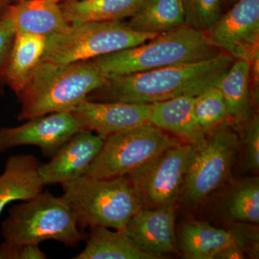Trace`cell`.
<instances>
[{"instance_id": "3", "label": "cell", "mask_w": 259, "mask_h": 259, "mask_svg": "<svg viewBox=\"0 0 259 259\" xmlns=\"http://www.w3.org/2000/svg\"><path fill=\"white\" fill-rule=\"evenodd\" d=\"M221 53L206 32L184 25L93 61L107 76H120L197 62Z\"/></svg>"}, {"instance_id": "2", "label": "cell", "mask_w": 259, "mask_h": 259, "mask_svg": "<svg viewBox=\"0 0 259 259\" xmlns=\"http://www.w3.org/2000/svg\"><path fill=\"white\" fill-rule=\"evenodd\" d=\"M107 79L93 60L67 64L41 60L18 95L21 104L18 120L71 112L90 93L106 83Z\"/></svg>"}, {"instance_id": "28", "label": "cell", "mask_w": 259, "mask_h": 259, "mask_svg": "<svg viewBox=\"0 0 259 259\" xmlns=\"http://www.w3.org/2000/svg\"><path fill=\"white\" fill-rule=\"evenodd\" d=\"M229 231L234 239L235 245L253 258H258V227L250 226L249 223H236Z\"/></svg>"}, {"instance_id": "31", "label": "cell", "mask_w": 259, "mask_h": 259, "mask_svg": "<svg viewBox=\"0 0 259 259\" xmlns=\"http://www.w3.org/2000/svg\"><path fill=\"white\" fill-rule=\"evenodd\" d=\"M244 258V252L236 245L233 244L220 250L213 259H243Z\"/></svg>"}, {"instance_id": "11", "label": "cell", "mask_w": 259, "mask_h": 259, "mask_svg": "<svg viewBox=\"0 0 259 259\" xmlns=\"http://www.w3.org/2000/svg\"><path fill=\"white\" fill-rule=\"evenodd\" d=\"M85 130L71 112H54L18 127L0 128V154L12 148L35 146L52 157L74 135Z\"/></svg>"}, {"instance_id": "6", "label": "cell", "mask_w": 259, "mask_h": 259, "mask_svg": "<svg viewBox=\"0 0 259 259\" xmlns=\"http://www.w3.org/2000/svg\"><path fill=\"white\" fill-rule=\"evenodd\" d=\"M158 35L134 31L122 21L73 24L47 37L41 60L59 64L93 60L136 47Z\"/></svg>"}, {"instance_id": "14", "label": "cell", "mask_w": 259, "mask_h": 259, "mask_svg": "<svg viewBox=\"0 0 259 259\" xmlns=\"http://www.w3.org/2000/svg\"><path fill=\"white\" fill-rule=\"evenodd\" d=\"M175 204L143 207L130 220L126 233L140 249L158 258L177 251Z\"/></svg>"}, {"instance_id": "30", "label": "cell", "mask_w": 259, "mask_h": 259, "mask_svg": "<svg viewBox=\"0 0 259 259\" xmlns=\"http://www.w3.org/2000/svg\"><path fill=\"white\" fill-rule=\"evenodd\" d=\"M15 30L13 24L3 12L0 13V91L5 82V69L14 42Z\"/></svg>"}, {"instance_id": "32", "label": "cell", "mask_w": 259, "mask_h": 259, "mask_svg": "<svg viewBox=\"0 0 259 259\" xmlns=\"http://www.w3.org/2000/svg\"><path fill=\"white\" fill-rule=\"evenodd\" d=\"M226 1L228 3V4L231 5L232 6V5H234L235 3H237L238 1H239V0H226Z\"/></svg>"}, {"instance_id": "15", "label": "cell", "mask_w": 259, "mask_h": 259, "mask_svg": "<svg viewBox=\"0 0 259 259\" xmlns=\"http://www.w3.org/2000/svg\"><path fill=\"white\" fill-rule=\"evenodd\" d=\"M13 24L15 33L46 37L69 26L59 3L53 0H18L3 11Z\"/></svg>"}, {"instance_id": "27", "label": "cell", "mask_w": 259, "mask_h": 259, "mask_svg": "<svg viewBox=\"0 0 259 259\" xmlns=\"http://www.w3.org/2000/svg\"><path fill=\"white\" fill-rule=\"evenodd\" d=\"M185 25L206 32L212 28L221 15L222 0H181Z\"/></svg>"}, {"instance_id": "33", "label": "cell", "mask_w": 259, "mask_h": 259, "mask_svg": "<svg viewBox=\"0 0 259 259\" xmlns=\"http://www.w3.org/2000/svg\"><path fill=\"white\" fill-rule=\"evenodd\" d=\"M12 1H13V0H3L4 5L11 4Z\"/></svg>"}, {"instance_id": "34", "label": "cell", "mask_w": 259, "mask_h": 259, "mask_svg": "<svg viewBox=\"0 0 259 259\" xmlns=\"http://www.w3.org/2000/svg\"><path fill=\"white\" fill-rule=\"evenodd\" d=\"M3 5H4V3H3V0H0V13L5 9V8L4 9H2V6H3Z\"/></svg>"}, {"instance_id": "23", "label": "cell", "mask_w": 259, "mask_h": 259, "mask_svg": "<svg viewBox=\"0 0 259 259\" xmlns=\"http://www.w3.org/2000/svg\"><path fill=\"white\" fill-rule=\"evenodd\" d=\"M131 30L144 33L169 31L185 25L181 0H145L127 23Z\"/></svg>"}, {"instance_id": "5", "label": "cell", "mask_w": 259, "mask_h": 259, "mask_svg": "<svg viewBox=\"0 0 259 259\" xmlns=\"http://www.w3.org/2000/svg\"><path fill=\"white\" fill-rule=\"evenodd\" d=\"M4 241L39 245L53 240L76 247L88 235L80 229L74 214L62 197L42 191L9 209L1 224Z\"/></svg>"}, {"instance_id": "26", "label": "cell", "mask_w": 259, "mask_h": 259, "mask_svg": "<svg viewBox=\"0 0 259 259\" xmlns=\"http://www.w3.org/2000/svg\"><path fill=\"white\" fill-rule=\"evenodd\" d=\"M238 135L240 171L242 174L258 171L259 118L253 114L243 122L235 123Z\"/></svg>"}, {"instance_id": "29", "label": "cell", "mask_w": 259, "mask_h": 259, "mask_svg": "<svg viewBox=\"0 0 259 259\" xmlns=\"http://www.w3.org/2000/svg\"><path fill=\"white\" fill-rule=\"evenodd\" d=\"M39 245L4 241L0 244V259H46Z\"/></svg>"}, {"instance_id": "17", "label": "cell", "mask_w": 259, "mask_h": 259, "mask_svg": "<svg viewBox=\"0 0 259 259\" xmlns=\"http://www.w3.org/2000/svg\"><path fill=\"white\" fill-rule=\"evenodd\" d=\"M194 96L185 95L152 104L150 123L197 146L206 134L199 127L194 113Z\"/></svg>"}, {"instance_id": "4", "label": "cell", "mask_w": 259, "mask_h": 259, "mask_svg": "<svg viewBox=\"0 0 259 259\" xmlns=\"http://www.w3.org/2000/svg\"><path fill=\"white\" fill-rule=\"evenodd\" d=\"M61 196L80 229L102 226L125 230L143 208L127 176L95 179L83 176L61 185Z\"/></svg>"}, {"instance_id": "22", "label": "cell", "mask_w": 259, "mask_h": 259, "mask_svg": "<svg viewBox=\"0 0 259 259\" xmlns=\"http://www.w3.org/2000/svg\"><path fill=\"white\" fill-rule=\"evenodd\" d=\"M180 241L184 254L190 259H213L220 250L235 244L229 230L221 229L197 221L182 225Z\"/></svg>"}, {"instance_id": "19", "label": "cell", "mask_w": 259, "mask_h": 259, "mask_svg": "<svg viewBox=\"0 0 259 259\" xmlns=\"http://www.w3.org/2000/svg\"><path fill=\"white\" fill-rule=\"evenodd\" d=\"M86 245L74 259H156L157 257L140 249L125 230L102 226L89 228Z\"/></svg>"}, {"instance_id": "10", "label": "cell", "mask_w": 259, "mask_h": 259, "mask_svg": "<svg viewBox=\"0 0 259 259\" xmlns=\"http://www.w3.org/2000/svg\"><path fill=\"white\" fill-rule=\"evenodd\" d=\"M211 41L235 60L259 57V0H239L207 32Z\"/></svg>"}, {"instance_id": "24", "label": "cell", "mask_w": 259, "mask_h": 259, "mask_svg": "<svg viewBox=\"0 0 259 259\" xmlns=\"http://www.w3.org/2000/svg\"><path fill=\"white\" fill-rule=\"evenodd\" d=\"M224 209L227 217L233 222L258 225V177H248L239 181L227 196Z\"/></svg>"}, {"instance_id": "21", "label": "cell", "mask_w": 259, "mask_h": 259, "mask_svg": "<svg viewBox=\"0 0 259 259\" xmlns=\"http://www.w3.org/2000/svg\"><path fill=\"white\" fill-rule=\"evenodd\" d=\"M145 0H76L60 6L69 25L91 22L121 21L131 18Z\"/></svg>"}, {"instance_id": "7", "label": "cell", "mask_w": 259, "mask_h": 259, "mask_svg": "<svg viewBox=\"0 0 259 259\" xmlns=\"http://www.w3.org/2000/svg\"><path fill=\"white\" fill-rule=\"evenodd\" d=\"M238 135L234 122L227 120L206 134L195 151L186 175L180 196L197 204L228 180L238 155Z\"/></svg>"}, {"instance_id": "25", "label": "cell", "mask_w": 259, "mask_h": 259, "mask_svg": "<svg viewBox=\"0 0 259 259\" xmlns=\"http://www.w3.org/2000/svg\"><path fill=\"white\" fill-rule=\"evenodd\" d=\"M194 113L199 127L205 134L231 120L222 93L215 86L211 87L195 97Z\"/></svg>"}, {"instance_id": "35", "label": "cell", "mask_w": 259, "mask_h": 259, "mask_svg": "<svg viewBox=\"0 0 259 259\" xmlns=\"http://www.w3.org/2000/svg\"><path fill=\"white\" fill-rule=\"evenodd\" d=\"M53 1L55 2V3H59V2L61 1V0H53Z\"/></svg>"}, {"instance_id": "1", "label": "cell", "mask_w": 259, "mask_h": 259, "mask_svg": "<svg viewBox=\"0 0 259 259\" xmlns=\"http://www.w3.org/2000/svg\"><path fill=\"white\" fill-rule=\"evenodd\" d=\"M235 59L228 54L206 60L108 76L106 83L88 95L97 102L153 104L180 96H197L214 86Z\"/></svg>"}, {"instance_id": "13", "label": "cell", "mask_w": 259, "mask_h": 259, "mask_svg": "<svg viewBox=\"0 0 259 259\" xmlns=\"http://www.w3.org/2000/svg\"><path fill=\"white\" fill-rule=\"evenodd\" d=\"M104 144V139L89 130L76 133L51 157L40 164L39 176L45 185L63 184L86 175Z\"/></svg>"}, {"instance_id": "16", "label": "cell", "mask_w": 259, "mask_h": 259, "mask_svg": "<svg viewBox=\"0 0 259 259\" xmlns=\"http://www.w3.org/2000/svg\"><path fill=\"white\" fill-rule=\"evenodd\" d=\"M38 160L30 154L11 156L0 175V214L15 201H26L41 192L45 185L39 176Z\"/></svg>"}, {"instance_id": "8", "label": "cell", "mask_w": 259, "mask_h": 259, "mask_svg": "<svg viewBox=\"0 0 259 259\" xmlns=\"http://www.w3.org/2000/svg\"><path fill=\"white\" fill-rule=\"evenodd\" d=\"M180 144L151 123L110 135L104 140L85 176L95 179L125 176Z\"/></svg>"}, {"instance_id": "37", "label": "cell", "mask_w": 259, "mask_h": 259, "mask_svg": "<svg viewBox=\"0 0 259 259\" xmlns=\"http://www.w3.org/2000/svg\"><path fill=\"white\" fill-rule=\"evenodd\" d=\"M66 1H76V0H66Z\"/></svg>"}, {"instance_id": "36", "label": "cell", "mask_w": 259, "mask_h": 259, "mask_svg": "<svg viewBox=\"0 0 259 259\" xmlns=\"http://www.w3.org/2000/svg\"><path fill=\"white\" fill-rule=\"evenodd\" d=\"M16 1H18V0H13V1H12L11 3H14V2H16Z\"/></svg>"}, {"instance_id": "18", "label": "cell", "mask_w": 259, "mask_h": 259, "mask_svg": "<svg viewBox=\"0 0 259 259\" xmlns=\"http://www.w3.org/2000/svg\"><path fill=\"white\" fill-rule=\"evenodd\" d=\"M47 37L30 33H15L9 60L5 69V82L17 95L28 83L45 52Z\"/></svg>"}, {"instance_id": "12", "label": "cell", "mask_w": 259, "mask_h": 259, "mask_svg": "<svg viewBox=\"0 0 259 259\" xmlns=\"http://www.w3.org/2000/svg\"><path fill=\"white\" fill-rule=\"evenodd\" d=\"M152 104L97 102L86 100L71 111L83 128L105 140L117 133L150 123Z\"/></svg>"}, {"instance_id": "20", "label": "cell", "mask_w": 259, "mask_h": 259, "mask_svg": "<svg viewBox=\"0 0 259 259\" xmlns=\"http://www.w3.org/2000/svg\"><path fill=\"white\" fill-rule=\"evenodd\" d=\"M214 86L222 93L230 118L239 123L253 115L251 106L250 65L235 60Z\"/></svg>"}, {"instance_id": "9", "label": "cell", "mask_w": 259, "mask_h": 259, "mask_svg": "<svg viewBox=\"0 0 259 259\" xmlns=\"http://www.w3.org/2000/svg\"><path fill=\"white\" fill-rule=\"evenodd\" d=\"M194 151L193 145L180 143L126 175L143 207L175 204Z\"/></svg>"}]
</instances>
